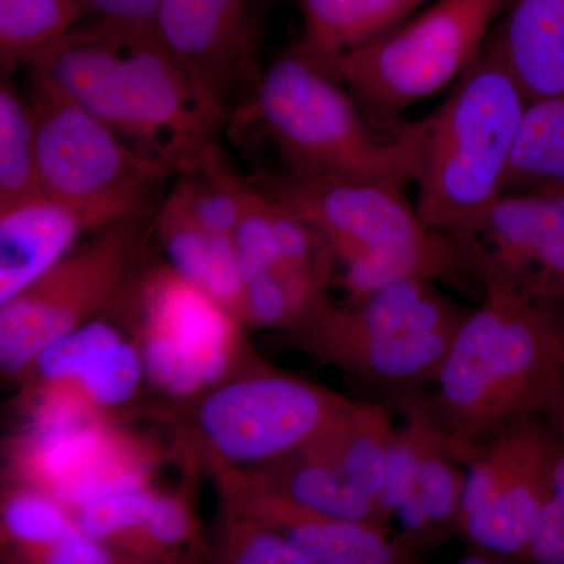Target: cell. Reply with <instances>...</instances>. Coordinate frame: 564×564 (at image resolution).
I'll return each instance as SVG.
<instances>
[{"mask_svg": "<svg viewBox=\"0 0 564 564\" xmlns=\"http://www.w3.org/2000/svg\"><path fill=\"white\" fill-rule=\"evenodd\" d=\"M106 313L74 329L36 356L22 375L25 417L46 413L117 415L147 383L143 361L128 329Z\"/></svg>", "mask_w": 564, "mask_h": 564, "instance_id": "obj_14", "label": "cell"}, {"mask_svg": "<svg viewBox=\"0 0 564 564\" xmlns=\"http://www.w3.org/2000/svg\"><path fill=\"white\" fill-rule=\"evenodd\" d=\"M484 288V303L445 358L436 393H422L463 466L505 426L532 415L551 422L563 397L562 347L551 311L500 282Z\"/></svg>", "mask_w": 564, "mask_h": 564, "instance_id": "obj_2", "label": "cell"}, {"mask_svg": "<svg viewBox=\"0 0 564 564\" xmlns=\"http://www.w3.org/2000/svg\"><path fill=\"white\" fill-rule=\"evenodd\" d=\"M82 231L76 215L46 195L0 212V304L68 256Z\"/></svg>", "mask_w": 564, "mask_h": 564, "instance_id": "obj_19", "label": "cell"}, {"mask_svg": "<svg viewBox=\"0 0 564 564\" xmlns=\"http://www.w3.org/2000/svg\"><path fill=\"white\" fill-rule=\"evenodd\" d=\"M488 40L530 101L564 93V0H503Z\"/></svg>", "mask_w": 564, "mask_h": 564, "instance_id": "obj_18", "label": "cell"}, {"mask_svg": "<svg viewBox=\"0 0 564 564\" xmlns=\"http://www.w3.org/2000/svg\"><path fill=\"white\" fill-rule=\"evenodd\" d=\"M429 278L389 282L344 306L329 304L291 333L293 345L393 402L436 383L456 334L473 311Z\"/></svg>", "mask_w": 564, "mask_h": 564, "instance_id": "obj_6", "label": "cell"}, {"mask_svg": "<svg viewBox=\"0 0 564 564\" xmlns=\"http://www.w3.org/2000/svg\"><path fill=\"white\" fill-rule=\"evenodd\" d=\"M163 458L161 445L126 429L120 414L32 419L6 445L11 484L41 489L69 511L150 488Z\"/></svg>", "mask_w": 564, "mask_h": 564, "instance_id": "obj_11", "label": "cell"}, {"mask_svg": "<svg viewBox=\"0 0 564 564\" xmlns=\"http://www.w3.org/2000/svg\"><path fill=\"white\" fill-rule=\"evenodd\" d=\"M31 84L44 195L73 212L84 229L143 215L152 188L170 170L43 77L31 73Z\"/></svg>", "mask_w": 564, "mask_h": 564, "instance_id": "obj_8", "label": "cell"}, {"mask_svg": "<svg viewBox=\"0 0 564 564\" xmlns=\"http://www.w3.org/2000/svg\"><path fill=\"white\" fill-rule=\"evenodd\" d=\"M79 529L65 505L41 489L10 485L2 496V541L22 563Z\"/></svg>", "mask_w": 564, "mask_h": 564, "instance_id": "obj_29", "label": "cell"}, {"mask_svg": "<svg viewBox=\"0 0 564 564\" xmlns=\"http://www.w3.org/2000/svg\"><path fill=\"white\" fill-rule=\"evenodd\" d=\"M199 541L198 521L188 489L161 492L150 516L117 545L122 563H170Z\"/></svg>", "mask_w": 564, "mask_h": 564, "instance_id": "obj_30", "label": "cell"}, {"mask_svg": "<svg viewBox=\"0 0 564 564\" xmlns=\"http://www.w3.org/2000/svg\"><path fill=\"white\" fill-rule=\"evenodd\" d=\"M242 117L272 140L292 176L378 180L404 187L421 176L429 118L378 120L296 44L259 77Z\"/></svg>", "mask_w": 564, "mask_h": 564, "instance_id": "obj_3", "label": "cell"}, {"mask_svg": "<svg viewBox=\"0 0 564 564\" xmlns=\"http://www.w3.org/2000/svg\"><path fill=\"white\" fill-rule=\"evenodd\" d=\"M334 269H278L245 284L243 325L296 333L329 302Z\"/></svg>", "mask_w": 564, "mask_h": 564, "instance_id": "obj_24", "label": "cell"}, {"mask_svg": "<svg viewBox=\"0 0 564 564\" xmlns=\"http://www.w3.org/2000/svg\"><path fill=\"white\" fill-rule=\"evenodd\" d=\"M404 188L389 181L284 173L265 177L259 191L321 234L343 267L339 284L356 300L404 278L473 273L458 245L423 221Z\"/></svg>", "mask_w": 564, "mask_h": 564, "instance_id": "obj_4", "label": "cell"}, {"mask_svg": "<svg viewBox=\"0 0 564 564\" xmlns=\"http://www.w3.org/2000/svg\"><path fill=\"white\" fill-rule=\"evenodd\" d=\"M122 563L120 556L109 545L99 543L82 532L74 530L61 541L44 549L36 556L35 564H110Z\"/></svg>", "mask_w": 564, "mask_h": 564, "instance_id": "obj_35", "label": "cell"}, {"mask_svg": "<svg viewBox=\"0 0 564 564\" xmlns=\"http://www.w3.org/2000/svg\"><path fill=\"white\" fill-rule=\"evenodd\" d=\"M159 494L161 491L154 486L139 491L115 494L82 505L70 511V514L82 532L115 551L150 516Z\"/></svg>", "mask_w": 564, "mask_h": 564, "instance_id": "obj_32", "label": "cell"}, {"mask_svg": "<svg viewBox=\"0 0 564 564\" xmlns=\"http://www.w3.org/2000/svg\"><path fill=\"white\" fill-rule=\"evenodd\" d=\"M563 440L544 415L499 430L467 456L459 534L466 562L524 563L549 496Z\"/></svg>", "mask_w": 564, "mask_h": 564, "instance_id": "obj_12", "label": "cell"}, {"mask_svg": "<svg viewBox=\"0 0 564 564\" xmlns=\"http://www.w3.org/2000/svg\"><path fill=\"white\" fill-rule=\"evenodd\" d=\"M143 215L115 223L0 304V369L21 380L44 348L110 310L132 276Z\"/></svg>", "mask_w": 564, "mask_h": 564, "instance_id": "obj_13", "label": "cell"}, {"mask_svg": "<svg viewBox=\"0 0 564 564\" xmlns=\"http://www.w3.org/2000/svg\"><path fill=\"white\" fill-rule=\"evenodd\" d=\"M25 68L170 172L195 162L225 117L158 32L90 21Z\"/></svg>", "mask_w": 564, "mask_h": 564, "instance_id": "obj_1", "label": "cell"}, {"mask_svg": "<svg viewBox=\"0 0 564 564\" xmlns=\"http://www.w3.org/2000/svg\"><path fill=\"white\" fill-rule=\"evenodd\" d=\"M503 0H433L402 24L344 55L337 77L378 120L397 121L408 107L454 79L485 50Z\"/></svg>", "mask_w": 564, "mask_h": 564, "instance_id": "obj_10", "label": "cell"}, {"mask_svg": "<svg viewBox=\"0 0 564 564\" xmlns=\"http://www.w3.org/2000/svg\"><path fill=\"white\" fill-rule=\"evenodd\" d=\"M155 229L170 265L243 323L247 282L232 236L202 228L165 206L159 212Z\"/></svg>", "mask_w": 564, "mask_h": 564, "instance_id": "obj_22", "label": "cell"}, {"mask_svg": "<svg viewBox=\"0 0 564 564\" xmlns=\"http://www.w3.org/2000/svg\"><path fill=\"white\" fill-rule=\"evenodd\" d=\"M433 0H300L303 36L296 43L333 74L344 55L402 24Z\"/></svg>", "mask_w": 564, "mask_h": 564, "instance_id": "obj_21", "label": "cell"}, {"mask_svg": "<svg viewBox=\"0 0 564 564\" xmlns=\"http://www.w3.org/2000/svg\"><path fill=\"white\" fill-rule=\"evenodd\" d=\"M182 173L184 176L163 206L202 228L232 236L250 203L252 188L234 180L214 144Z\"/></svg>", "mask_w": 564, "mask_h": 564, "instance_id": "obj_26", "label": "cell"}, {"mask_svg": "<svg viewBox=\"0 0 564 564\" xmlns=\"http://www.w3.org/2000/svg\"><path fill=\"white\" fill-rule=\"evenodd\" d=\"M184 403L187 422L177 430V452L193 469L203 462L218 474L300 451L355 402L256 359L247 372Z\"/></svg>", "mask_w": 564, "mask_h": 564, "instance_id": "obj_7", "label": "cell"}, {"mask_svg": "<svg viewBox=\"0 0 564 564\" xmlns=\"http://www.w3.org/2000/svg\"><path fill=\"white\" fill-rule=\"evenodd\" d=\"M552 314V321H554L556 336H558L560 347H562V369H563V397L562 403H560L558 411H556L554 419H552V426L560 434L564 443V303L554 310H549Z\"/></svg>", "mask_w": 564, "mask_h": 564, "instance_id": "obj_36", "label": "cell"}, {"mask_svg": "<svg viewBox=\"0 0 564 564\" xmlns=\"http://www.w3.org/2000/svg\"><path fill=\"white\" fill-rule=\"evenodd\" d=\"M524 563L564 564V443L556 462L551 496L534 525Z\"/></svg>", "mask_w": 564, "mask_h": 564, "instance_id": "obj_33", "label": "cell"}, {"mask_svg": "<svg viewBox=\"0 0 564 564\" xmlns=\"http://www.w3.org/2000/svg\"><path fill=\"white\" fill-rule=\"evenodd\" d=\"M393 432L384 406L355 402L332 429L302 451L336 466L359 491L380 505Z\"/></svg>", "mask_w": 564, "mask_h": 564, "instance_id": "obj_23", "label": "cell"}, {"mask_svg": "<svg viewBox=\"0 0 564 564\" xmlns=\"http://www.w3.org/2000/svg\"><path fill=\"white\" fill-rule=\"evenodd\" d=\"M85 18L82 0H0L3 69L25 66Z\"/></svg>", "mask_w": 564, "mask_h": 564, "instance_id": "obj_28", "label": "cell"}, {"mask_svg": "<svg viewBox=\"0 0 564 564\" xmlns=\"http://www.w3.org/2000/svg\"><path fill=\"white\" fill-rule=\"evenodd\" d=\"M529 102L502 54L486 40L480 57L429 117L415 206L430 228L458 243L503 195Z\"/></svg>", "mask_w": 564, "mask_h": 564, "instance_id": "obj_5", "label": "cell"}, {"mask_svg": "<svg viewBox=\"0 0 564 564\" xmlns=\"http://www.w3.org/2000/svg\"><path fill=\"white\" fill-rule=\"evenodd\" d=\"M456 245L481 282L545 310L564 303V193L505 192Z\"/></svg>", "mask_w": 564, "mask_h": 564, "instance_id": "obj_15", "label": "cell"}, {"mask_svg": "<svg viewBox=\"0 0 564 564\" xmlns=\"http://www.w3.org/2000/svg\"><path fill=\"white\" fill-rule=\"evenodd\" d=\"M31 101L2 80L0 87V212L43 196Z\"/></svg>", "mask_w": 564, "mask_h": 564, "instance_id": "obj_27", "label": "cell"}, {"mask_svg": "<svg viewBox=\"0 0 564 564\" xmlns=\"http://www.w3.org/2000/svg\"><path fill=\"white\" fill-rule=\"evenodd\" d=\"M217 475L223 507L236 508L284 534L311 564H410L419 555L386 527L340 521L254 484L242 469Z\"/></svg>", "mask_w": 564, "mask_h": 564, "instance_id": "obj_17", "label": "cell"}, {"mask_svg": "<svg viewBox=\"0 0 564 564\" xmlns=\"http://www.w3.org/2000/svg\"><path fill=\"white\" fill-rule=\"evenodd\" d=\"M85 18L111 28L155 32L161 0H82Z\"/></svg>", "mask_w": 564, "mask_h": 564, "instance_id": "obj_34", "label": "cell"}, {"mask_svg": "<svg viewBox=\"0 0 564 564\" xmlns=\"http://www.w3.org/2000/svg\"><path fill=\"white\" fill-rule=\"evenodd\" d=\"M236 469H242L254 484L315 513L386 529L391 522L380 505L359 491L336 466L306 454L302 448L273 462Z\"/></svg>", "mask_w": 564, "mask_h": 564, "instance_id": "obj_20", "label": "cell"}, {"mask_svg": "<svg viewBox=\"0 0 564 564\" xmlns=\"http://www.w3.org/2000/svg\"><path fill=\"white\" fill-rule=\"evenodd\" d=\"M263 0H161L155 32L223 110L254 69Z\"/></svg>", "mask_w": 564, "mask_h": 564, "instance_id": "obj_16", "label": "cell"}, {"mask_svg": "<svg viewBox=\"0 0 564 564\" xmlns=\"http://www.w3.org/2000/svg\"><path fill=\"white\" fill-rule=\"evenodd\" d=\"M225 508L220 554L229 564H311L300 549L272 527L231 507Z\"/></svg>", "mask_w": 564, "mask_h": 564, "instance_id": "obj_31", "label": "cell"}, {"mask_svg": "<svg viewBox=\"0 0 564 564\" xmlns=\"http://www.w3.org/2000/svg\"><path fill=\"white\" fill-rule=\"evenodd\" d=\"M120 323L131 334L143 361L147 383L188 402L245 367L243 323L170 263L155 265L117 302Z\"/></svg>", "mask_w": 564, "mask_h": 564, "instance_id": "obj_9", "label": "cell"}, {"mask_svg": "<svg viewBox=\"0 0 564 564\" xmlns=\"http://www.w3.org/2000/svg\"><path fill=\"white\" fill-rule=\"evenodd\" d=\"M505 192L564 193V93L527 106Z\"/></svg>", "mask_w": 564, "mask_h": 564, "instance_id": "obj_25", "label": "cell"}]
</instances>
